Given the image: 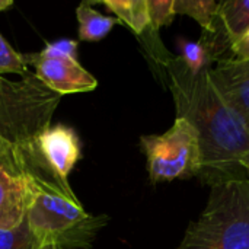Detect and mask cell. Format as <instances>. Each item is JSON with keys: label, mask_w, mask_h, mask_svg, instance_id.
<instances>
[{"label": "cell", "mask_w": 249, "mask_h": 249, "mask_svg": "<svg viewBox=\"0 0 249 249\" xmlns=\"http://www.w3.org/2000/svg\"><path fill=\"white\" fill-rule=\"evenodd\" d=\"M165 66L177 117L190 121L200 137L201 182L213 187L248 179L239 160L249 152V130L222 98L209 71L191 74L179 58L166 60Z\"/></svg>", "instance_id": "1"}, {"label": "cell", "mask_w": 249, "mask_h": 249, "mask_svg": "<svg viewBox=\"0 0 249 249\" xmlns=\"http://www.w3.org/2000/svg\"><path fill=\"white\" fill-rule=\"evenodd\" d=\"M178 249H249V179L213 185Z\"/></svg>", "instance_id": "2"}, {"label": "cell", "mask_w": 249, "mask_h": 249, "mask_svg": "<svg viewBox=\"0 0 249 249\" xmlns=\"http://www.w3.org/2000/svg\"><path fill=\"white\" fill-rule=\"evenodd\" d=\"M32 190L26 223L36 245L53 244L60 249L90 248L108 217L86 213L79 198H70L55 190L35 184Z\"/></svg>", "instance_id": "3"}, {"label": "cell", "mask_w": 249, "mask_h": 249, "mask_svg": "<svg viewBox=\"0 0 249 249\" xmlns=\"http://www.w3.org/2000/svg\"><path fill=\"white\" fill-rule=\"evenodd\" d=\"M60 99L34 73L19 80L0 76V136L16 146L28 144L51 125Z\"/></svg>", "instance_id": "4"}, {"label": "cell", "mask_w": 249, "mask_h": 249, "mask_svg": "<svg viewBox=\"0 0 249 249\" xmlns=\"http://www.w3.org/2000/svg\"><path fill=\"white\" fill-rule=\"evenodd\" d=\"M19 149L28 181L77 198L69 182V175L80 159V140L73 128L64 124L50 125Z\"/></svg>", "instance_id": "5"}, {"label": "cell", "mask_w": 249, "mask_h": 249, "mask_svg": "<svg viewBox=\"0 0 249 249\" xmlns=\"http://www.w3.org/2000/svg\"><path fill=\"white\" fill-rule=\"evenodd\" d=\"M152 184L200 177L203 169L200 137L185 118H178L163 134L140 137Z\"/></svg>", "instance_id": "6"}, {"label": "cell", "mask_w": 249, "mask_h": 249, "mask_svg": "<svg viewBox=\"0 0 249 249\" xmlns=\"http://www.w3.org/2000/svg\"><path fill=\"white\" fill-rule=\"evenodd\" d=\"M26 61L35 69L34 74L58 95L90 92L98 86L96 77L77 61V42L73 39L47 44L42 51L26 54Z\"/></svg>", "instance_id": "7"}, {"label": "cell", "mask_w": 249, "mask_h": 249, "mask_svg": "<svg viewBox=\"0 0 249 249\" xmlns=\"http://www.w3.org/2000/svg\"><path fill=\"white\" fill-rule=\"evenodd\" d=\"M209 74L222 98L249 130V60H222Z\"/></svg>", "instance_id": "8"}, {"label": "cell", "mask_w": 249, "mask_h": 249, "mask_svg": "<svg viewBox=\"0 0 249 249\" xmlns=\"http://www.w3.org/2000/svg\"><path fill=\"white\" fill-rule=\"evenodd\" d=\"M179 50V60L185 69L191 74H201L210 71L219 61L226 60L223 54L226 50L231 51V42L220 23L213 32L203 31V36L198 41H181Z\"/></svg>", "instance_id": "9"}, {"label": "cell", "mask_w": 249, "mask_h": 249, "mask_svg": "<svg viewBox=\"0 0 249 249\" xmlns=\"http://www.w3.org/2000/svg\"><path fill=\"white\" fill-rule=\"evenodd\" d=\"M32 191L28 179L0 171V231H13L25 222Z\"/></svg>", "instance_id": "10"}, {"label": "cell", "mask_w": 249, "mask_h": 249, "mask_svg": "<svg viewBox=\"0 0 249 249\" xmlns=\"http://www.w3.org/2000/svg\"><path fill=\"white\" fill-rule=\"evenodd\" d=\"M76 16L79 23L77 28L79 38L88 42L104 39L115 26V23H120L117 18L105 16L98 10H95L90 1L80 3L76 9Z\"/></svg>", "instance_id": "11"}, {"label": "cell", "mask_w": 249, "mask_h": 249, "mask_svg": "<svg viewBox=\"0 0 249 249\" xmlns=\"http://www.w3.org/2000/svg\"><path fill=\"white\" fill-rule=\"evenodd\" d=\"M117 15L120 22H124L136 34H143L150 26L147 0H102L96 1Z\"/></svg>", "instance_id": "12"}, {"label": "cell", "mask_w": 249, "mask_h": 249, "mask_svg": "<svg viewBox=\"0 0 249 249\" xmlns=\"http://www.w3.org/2000/svg\"><path fill=\"white\" fill-rule=\"evenodd\" d=\"M219 20L232 45L249 31V0L222 1Z\"/></svg>", "instance_id": "13"}, {"label": "cell", "mask_w": 249, "mask_h": 249, "mask_svg": "<svg viewBox=\"0 0 249 249\" xmlns=\"http://www.w3.org/2000/svg\"><path fill=\"white\" fill-rule=\"evenodd\" d=\"M222 1L214 0H175V13L193 18L204 32H213L219 28V9Z\"/></svg>", "instance_id": "14"}, {"label": "cell", "mask_w": 249, "mask_h": 249, "mask_svg": "<svg viewBox=\"0 0 249 249\" xmlns=\"http://www.w3.org/2000/svg\"><path fill=\"white\" fill-rule=\"evenodd\" d=\"M26 54L18 53L0 34V76L19 74L25 76L29 73Z\"/></svg>", "instance_id": "15"}, {"label": "cell", "mask_w": 249, "mask_h": 249, "mask_svg": "<svg viewBox=\"0 0 249 249\" xmlns=\"http://www.w3.org/2000/svg\"><path fill=\"white\" fill-rule=\"evenodd\" d=\"M0 171H4L18 178H25L23 159L19 146L10 143L1 136H0Z\"/></svg>", "instance_id": "16"}, {"label": "cell", "mask_w": 249, "mask_h": 249, "mask_svg": "<svg viewBox=\"0 0 249 249\" xmlns=\"http://www.w3.org/2000/svg\"><path fill=\"white\" fill-rule=\"evenodd\" d=\"M36 247L26 219L13 231H0V249H35Z\"/></svg>", "instance_id": "17"}, {"label": "cell", "mask_w": 249, "mask_h": 249, "mask_svg": "<svg viewBox=\"0 0 249 249\" xmlns=\"http://www.w3.org/2000/svg\"><path fill=\"white\" fill-rule=\"evenodd\" d=\"M150 28L158 31L172 23L175 18V0H147Z\"/></svg>", "instance_id": "18"}, {"label": "cell", "mask_w": 249, "mask_h": 249, "mask_svg": "<svg viewBox=\"0 0 249 249\" xmlns=\"http://www.w3.org/2000/svg\"><path fill=\"white\" fill-rule=\"evenodd\" d=\"M232 57L236 60H249V31L231 45Z\"/></svg>", "instance_id": "19"}, {"label": "cell", "mask_w": 249, "mask_h": 249, "mask_svg": "<svg viewBox=\"0 0 249 249\" xmlns=\"http://www.w3.org/2000/svg\"><path fill=\"white\" fill-rule=\"evenodd\" d=\"M239 163H241V166L244 168V171L247 172V177H248L249 179V152H247V153L241 158Z\"/></svg>", "instance_id": "20"}, {"label": "cell", "mask_w": 249, "mask_h": 249, "mask_svg": "<svg viewBox=\"0 0 249 249\" xmlns=\"http://www.w3.org/2000/svg\"><path fill=\"white\" fill-rule=\"evenodd\" d=\"M12 6H13V0H0V12H4Z\"/></svg>", "instance_id": "21"}, {"label": "cell", "mask_w": 249, "mask_h": 249, "mask_svg": "<svg viewBox=\"0 0 249 249\" xmlns=\"http://www.w3.org/2000/svg\"><path fill=\"white\" fill-rule=\"evenodd\" d=\"M35 249H60L57 245H53V244H48V245H39Z\"/></svg>", "instance_id": "22"}]
</instances>
